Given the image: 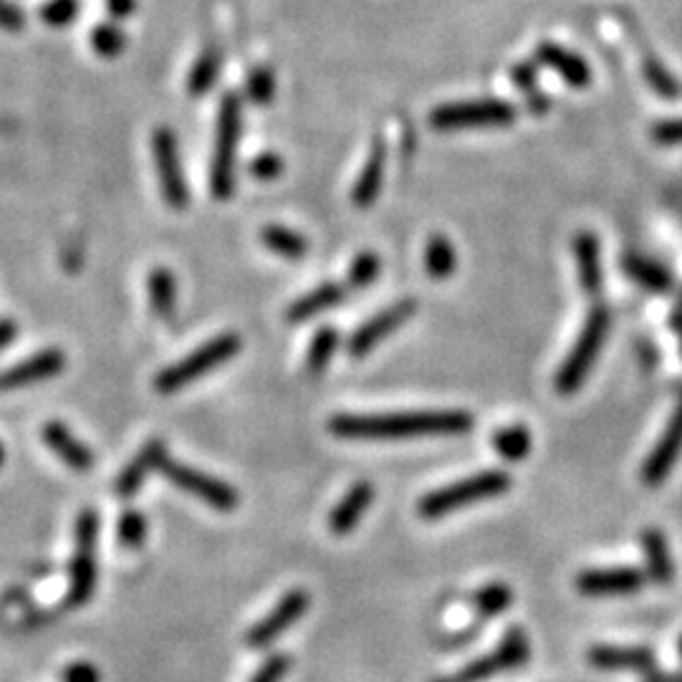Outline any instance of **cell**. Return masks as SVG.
Instances as JSON below:
<instances>
[{
    "mask_svg": "<svg viewBox=\"0 0 682 682\" xmlns=\"http://www.w3.org/2000/svg\"><path fill=\"white\" fill-rule=\"evenodd\" d=\"M3 458H6V450H3V445H0V466H3Z\"/></svg>",
    "mask_w": 682,
    "mask_h": 682,
    "instance_id": "f907efd6",
    "label": "cell"
},
{
    "mask_svg": "<svg viewBox=\"0 0 682 682\" xmlns=\"http://www.w3.org/2000/svg\"><path fill=\"white\" fill-rule=\"evenodd\" d=\"M385 170H387V142L375 140L371 150L367 154V162L357 177V185L352 190V200L357 207H369L375 205V200L379 197L381 182H385Z\"/></svg>",
    "mask_w": 682,
    "mask_h": 682,
    "instance_id": "ac0fdd59",
    "label": "cell"
},
{
    "mask_svg": "<svg viewBox=\"0 0 682 682\" xmlns=\"http://www.w3.org/2000/svg\"><path fill=\"white\" fill-rule=\"evenodd\" d=\"M67 367V357L59 349H45L33 354L21 364H13L11 369L0 371V393H8V389H21L29 385H39L43 379H51L53 375H59Z\"/></svg>",
    "mask_w": 682,
    "mask_h": 682,
    "instance_id": "9a60e30c",
    "label": "cell"
},
{
    "mask_svg": "<svg viewBox=\"0 0 682 682\" xmlns=\"http://www.w3.org/2000/svg\"><path fill=\"white\" fill-rule=\"evenodd\" d=\"M152 157L154 167H157L160 177V190L162 197L170 207L182 211L190 203V190L185 182V170H182L180 162V150H177V136L170 126H160L152 134Z\"/></svg>",
    "mask_w": 682,
    "mask_h": 682,
    "instance_id": "ba28073f",
    "label": "cell"
},
{
    "mask_svg": "<svg viewBox=\"0 0 682 682\" xmlns=\"http://www.w3.org/2000/svg\"><path fill=\"white\" fill-rule=\"evenodd\" d=\"M587 658L597 670H630L654 672V652L648 648H617V644H594Z\"/></svg>",
    "mask_w": 682,
    "mask_h": 682,
    "instance_id": "2e32d148",
    "label": "cell"
},
{
    "mask_svg": "<svg viewBox=\"0 0 682 682\" xmlns=\"http://www.w3.org/2000/svg\"><path fill=\"white\" fill-rule=\"evenodd\" d=\"M251 172L256 180H276L284 172V160L273 152H263L256 160L251 162Z\"/></svg>",
    "mask_w": 682,
    "mask_h": 682,
    "instance_id": "ab89813d",
    "label": "cell"
},
{
    "mask_svg": "<svg viewBox=\"0 0 682 682\" xmlns=\"http://www.w3.org/2000/svg\"><path fill=\"white\" fill-rule=\"evenodd\" d=\"M79 11V0H49L41 8L43 23L53 26V29H61V26H69L77 18Z\"/></svg>",
    "mask_w": 682,
    "mask_h": 682,
    "instance_id": "74e56055",
    "label": "cell"
},
{
    "mask_svg": "<svg viewBox=\"0 0 682 682\" xmlns=\"http://www.w3.org/2000/svg\"><path fill=\"white\" fill-rule=\"evenodd\" d=\"M147 288H150V302H152L154 314L162 318H170L172 314H175L177 291H175V278H172V273L167 268H154L150 273Z\"/></svg>",
    "mask_w": 682,
    "mask_h": 682,
    "instance_id": "83f0119b",
    "label": "cell"
},
{
    "mask_svg": "<svg viewBox=\"0 0 682 682\" xmlns=\"http://www.w3.org/2000/svg\"><path fill=\"white\" fill-rule=\"evenodd\" d=\"M288 668H291L288 654H271V658L258 668V672L253 675L251 682H281L288 672Z\"/></svg>",
    "mask_w": 682,
    "mask_h": 682,
    "instance_id": "f35d334b",
    "label": "cell"
},
{
    "mask_svg": "<svg viewBox=\"0 0 682 682\" xmlns=\"http://www.w3.org/2000/svg\"><path fill=\"white\" fill-rule=\"evenodd\" d=\"M644 77H648L650 86L658 91L662 99H678L680 96V84L678 79L670 74V71L662 67L658 59L644 61Z\"/></svg>",
    "mask_w": 682,
    "mask_h": 682,
    "instance_id": "e575fe53",
    "label": "cell"
},
{
    "mask_svg": "<svg viewBox=\"0 0 682 682\" xmlns=\"http://www.w3.org/2000/svg\"><path fill=\"white\" fill-rule=\"evenodd\" d=\"M529 654H531L529 637H526L523 630H518V627H511L496 652H490L488 658L472 660L468 668H462L458 675H455L452 682H483L503 670L521 668L523 662L529 660Z\"/></svg>",
    "mask_w": 682,
    "mask_h": 682,
    "instance_id": "30bf717a",
    "label": "cell"
},
{
    "mask_svg": "<svg viewBox=\"0 0 682 682\" xmlns=\"http://www.w3.org/2000/svg\"><path fill=\"white\" fill-rule=\"evenodd\" d=\"M644 587V574L632 567L617 569H589L577 577V589L587 597H617L634 594Z\"/></svg>",
    "mask_w": 682,
    "mask_h": 682,
    "instance_id": "5bb4252c",
    "label": "cell"
},
{
    "mask_svg": "<svg viewBox=\"0 0 682 682\" xmlns=\"http://www.w3.org/2000/svg\"><path fill=\"white\" fill-rule=\"evenodd\" d=\"M245 91H248L251 102L256 104H271L273 94H276V79L268 67H256L245 81Z\"/></svg>",
    "mask_w": 682,
    "mask_h": 682,
    "instance_id": "d590c367",
    "label": "cell"
},
{
    "mask_svg": "<svg viewBox=\"0 0 682 682\" xmlns=\"http://www.w3.org/2000/svg\"><path fill=\"white\" fill-rule=\"evenodd\" d=\"M648 682H682V672H650Z\"/></svg>",
    "mask_w": 682,
    "mask_h": 682,
    "instance_id": "c3c4849f",
    "label": "cell"
},
{
    "mask_svg": "<svg viewBox=\"0 0 682 682\" xmlns=\"http://www.w3.org/2000/svg\"><path fill=\"white\" fill-rule=\"evenodd\" d=\"M508 488H511V476H508V472L486 470L427 493L425 498H420V503H417V513L427 518V521H435V518L460 511V508H468L472 503H480V500L506 493Z\"/></svg>",
    "mask_w": 682,
    "mask_h": 682,
    "instance_id": "7a4b0ae2",
    "label": "cell"
},
{
    "mask_svg": "<svg viewBox=\"0 0 682 682\" xmlns=\"http://www.w3.org/2000/svg\"><path fill=\"white\" fill-rule=\"evenodd\" d=\"M622 268L627 276H630L634 284H640L650 291H668L672 286V276L670 273L660 266V263H654L650 258L642 256H624Z\"/></svg>",
    "mask_w": 682,
    "mask_h": 682,
    "instance_id": "d4e9b609",
    "label": "cell"
},
{
    "mask_svg": "<svg viewBox=\"0 0 682 682\" xmlns=\"http://www.w3.org/2000/svg\"><path fill=\"white\" fill-rule=\"evenodd\" d=\"M344 298V288L339 284H324L314 288L312 294H306L298 298L296 304L288 306V322L291 324H302L306 318H314L316 314L326 312V308L336 306Z\"/></svg>",
    "mask_w": 682,
    "mask_h": 682,
    "instance_id": "cb8c5ba5",
    "label": "cell"
},
{
    "mask_svg": "<svg viewBox=\"0 0 682 682\" xmlns=\"http://www.w3.org/2000/svg\"><path fill=\"white\" fill-rule=\"evenodd\" d=\"M165 458H167V450H165V445H162L160 440H152V442L144 445V450L136 455V458L130 462V466L122 470L120 480H116V493L124 496V498L134 496L136 490L142 488L144 478H147L154 468H160L162 460H165Z\"/></svg>",
    "mask_w": 682,
    "mask_h": 682,
    "instance_id": "44dd1931",
    "label": "cell"
},
{
    "mask_svg": "<svg viewBox=\"0 0 682 682\" xmlns=\"http://www.w3.org/2000/svg\"><path fill=\"white\" fill-rule=\"evenodd\" d=\"M493 448L503 460L511 462L523 460L526 455L531 452V432L526 430L523 425L500 427V430L493 435Z\"/></svg>",
    "mask_w": 682,
    "mask_h": 682,
    "instance_id": "f546056e",
    "label": "cell"
},
{
    "mask_svg": "<svg viewBox=\"0 0 682 682\" xmlns=\"http://www.w3.org/2000/svg\"><path fill=\"white\" fill-rule=\"evenodd\" d=\"M511 77L516 81V86L529 91V94H531V91H536V63H531V61L518 63V67H513Z\"/></svg>",
    "mask_w": 682,
    "mask_h": 682,
    "instance_id": "ee69618b",
    "label": "cell"
},
{
    "mask_svg": "<svg viewBox=\"0 0 682 682\" xmlns=\"http://www.w3.org/2000/svg\"><path fill=\"white\" fill-rule=\"evenodd\" d=\"M435 682H445V680H435Z\"/></svg>",
    "mask_w": 682,
    "mask_h": 682,
    "instance_id": "f5cc1de1",
    "label": "cell"
},
{
    "mask_svg": "<svg viewBox=\"0 0 682 682\" xmlns=\"http://www.w3.org/2000/svg\"><path fill=\"white\" fill-rule=\"evenodd\" d=\"M329 430L347 440H405L423 435H460L472 430V417L462 409H420L389 415H334Z\"/></svg>",
    "mask_w": 682,
    "mask_h": 682,
    "instance_id": "6da1fadb",
    "label": "cell"
},
{
    "mask_svg": "<svg viewBox=\"0 0 682 682\" xmlns=\"http://www.w3.org/2000/svg\"><path fill=\"white\" fill-rule=\"evenodd\" d=\"M513 602V591L511 587L500 584V581H493V584L480 587L476 594H472V609H476L478 617H483V620H490V617L503 614L508 607Z\"/></svg>",
    "mask_w": 682,
    "mask_h": 682,
    "instance_id": "4dcf8cb0",
    "label": "cell"
},
{
    "mask_svg": "<svg viewBox=\"0 0 682 682\" xmlns=\"http://www.w3.org/2000/svg\"><path fill=\"white\" fill-rule=\"evenodd\" d=\"M241 352V339L235 334H221L211 339L203 347L195 349L193 354H187L185 359H180L177 364H172L165 371H160L157 379H154V389L162 395L177 393V389L193 385L207 371H213L221 364L231 362L235 354Z\"/></svg>",
    "mask_w": 682,
    "mask_h": 682,
    "instance_id": "277c9868",
    "label": "cell"
},
{
    "mask_svg": "<svg viewBox=\"0 0 682 682\" xmlns=\"http://www.w3.org/2000/svg\"><path fill=\"white\" fill-rule=\"evenodd\" d=\"M43 442L49 445L53 455H57L61 462H67L71 470L86 472V470H91V466H94V455H91L86 445L81 442L67 425H61L57 420L45 423L43 425Z\"/></svg>",
    "mask_w": 682,
    "mask_h": 682,
    "instance_id": "e0dca14e",
    "label": "cell"
},
{
    "mask_svg": "<svg viewBox=\"0 0 682 682\" xmlns=\"http://www.w3.org/2000/svg\"><path fill=\"white\" fill-rule=\"evenodd\" d=\"M116 536H120V543L126 549H140L147 539V518L140 511H124L120 518V526H116Z\"/></svg>",
    "mask_w": 682,
    "mask_h": 682,
    "instance_id": "836d02e7",
    "label": "cell"
},
{
    "mask_svg": "<svg viewBox=\"0 0 682 682\" xmlns=\"http://www.w3.org/2000/svg\"><path fill=\"white\" fill-rule=\"evenodd\" d=\"M642 551H644V571H648L650 581L654 584H670L675 577V563H672V553L665 533L658 529L642 531Z\"/></svg>",
    "mask_w": 682,
    "mask_h": 682,
    "instance_id": "7402d4cb",
    "label": "cell"
},
{
    "mask_svg": "<svg viewBox=\"0 0 682 682\" xmlns=\"http://www.w3.org/2000/svg\"><path fill=\"white\" fill-rule=\"evenodd\" d=\"M221 51L215 49V45H207V49L200 53V59L195 61L193 71H190L187 77V91L193 96H203L207 91L213 89V84L217 81V74H221Z\"/></svg>",
    "mask_w": 682,
    "mask_h": 682,
    "instance_id": "484cf974",
    "label": "cell"
},
{
    "mask_svg": "<svg viewBox=\"0 0 682 682\" xmlns=\"http://www.w3.org/2000/svg\"><path fill=\"white\" fill-rule=\"evenodd\" d=\"M536 57H539V61L546 63V67H551L553 71H557V74L567 81L569 86H574V89L589 86V81H591L589 63L581 57H577L574 51L561 49V45L557 43H541L539 51H536Z\"/></svg>",
    "mask_w": 682,
    "mask_h": 682,
    "instance_id": "ffe728a7",
    "label": "cell"
},
{
    "mask_svg": "<svg viewBox=\"0 0 682 682\" xmlns=\"http://www.w3.org/2000/svg\"><path fill=\"white\" fill-rule=\"evenodd\" d=\"M96 536L99 516L91 511L79 513L77 521V549L71 559V584H69V607H81L89 602L96 587Z\"/></svg>",
    "mask_w": 682,
    "mask_h": 682,
    "instance_id": "8992f818",
    "label": "cell"
},
{
    "mask_svg": "<svg viewBox=\"0 0 682 682\" xmlns=\"http://www.w3.org/2000/svg\"><path fill=\"white\" fill-rule=\"evenodd\" d=\"M516 120V109L500 99L442 104L430 114L435 130H470V126H506Z\"/></svg>",
    "mask_w": 682,
    "mask_h": 682,
    "instance_id": "52a82bcc",
    "label": "cell"
},
{
    "mask_svg": "<svg viewBox=\"0 0 682 682\" xmlns=\"http://www.w3.org/2000/svg\"><path fill=\"white\" fill-rule=\"evenodd\" d=\"M680 452H682V403L678 405L675 415L670 417L665 432H662L660 442L654 445L650 458L644 460L642 483L650 488H658L660 483H665L672 468H675Z\"/></svg>",
    "mask_w": 682,
    "mask_h": 682,
    "instance_id": "4fadbf2b",
    "label": "cell"
},
{
    "mask_svg": "<svg viewBox=\"0 0 682 682\" xmlns=\"http://www.w3.org/2000/svg\"><path fill=\"white\" fill-rule=\"evenodd\" d=\"M261 241L266 243L273 253H278V256L288 261H302L308 253V243L304 235L288 231L284 225H268L266 231L261 233Z\"/></svg>",
    "mask_w": 682,
    "mask_h": 682,
    "instance_id": "4316f807",
    "label": "cell"
},
{
    "mask_svg": "<svg viewBox=\"0 0 682 682\" xmlns=\"http://www.w3.org/2000/svg\"><path fill=\"white\" fill-rule=\"evenodd\" d=\"M607 332H609V308L594 306L587 316L584 329H581L577 344L571 347L567 362L561 364L557 375V389L561 395L577 393V389L584 385L587 375L599 357V349H602V344L607 339Z\"/></svg>",
    "mask_w": 682,
    "mask_h": 682,
    "instance_id": "5b68a950",
    "label": "cell"
},
{
    "mask_svg": "<svg viewBox=\"0 0 682 682\" xmlns=\"http://www.w3.org/2000/svg\"><path fill=\"white\" fill-rule=\"evenodd\" d=\"M13 339H16V324L3 318V322H0V352H3Z\"/></svg>",
    "mask_w": 682,
    "mask_h": 682,
    "instance_id": "bcb514c9",
    "label": "cell"
},
{
    "mask_svg": "<svg viewBox=\"0 0 682 682\" xmlns=\"http://www.w3.org/2000/svg\"><path fill=\"white\" fill-rule=\"evenodd\" d=\"M574 256H577V271H579V284L587 294H599L602 288V263H599V243L594 233L581 231L574 238Z\"/></svg>",
    "mask_w": 682,
    "mask_h": 682,
    "instance_id": "603a6c76",
    "label": "cell"
},
{
    "mask_svg": "<svg viewBox=\"0 0 682 682\" xmlns=\"http://www.w3.org/2000/svg\"><path fill=\"white\" fill-rule=\"evenodd\" d=\"M91 45H94V51L99 53V57L114 59L124 51L126 35H124L122 29H116V26L102 23V26H96L94 31H91Z\"/></svg>",
    "mask_w": 682,
    "mask_h": 682,
    "instance_id": "d6a6232c",
    "label": "cell"
},
{
    "mask_svg": "<svg viewBox=\"0 0 682 682\" xmlns=\"http://www.w3.org/2000/svg\"><path fill=\"white\" fill-rule=\"evenodd\" d=\"M26 26V16L11 0H0V29L3 31H21Z\"/></svg>",
    "mask_w": 682,
    "mask_h": 682,
    "instance_id": "60d3db41",
    "label": "cell"
},
{
    "mask_svg": "<svg viewBox=\"0 0 682 682\" xmlns=\"http://www.w3.org/2000/svg\"><path fill=\"white\" fill-rule=\"evenodd\" d=\"M63 682H99V670L91 662H74L63 670Z\"/></svg>",
    "mask_w": 682,
    "mask_h": 682,
    "instance_id": "b9f144b4",
    "label": "cell"
},
{
    "mask_svg": "<svg viewBox=\"0 0 682 682\" xmlns=\"http://www.w3.org/2000/svg\"><path fill=\"white\" fill-rule=\"evenodd\" d=\"M415 312H417V304L413 302V298H405V302H397L389 308H385V312H379L375 318H369V322L359 326L349 339L352 357H364V354H369L381 339H385V336H389L395 329H399V326L407 324Z\"/></svg>",
    "mask_w": 682,
    "mask_h": 682,
    "instance_id": "7c38bea8",
    "label": "cell"
},
{
    "mask_svg": "<svg viewBox=\"0 0 682 682\" xmlns=\"http://www.w3.org/2000/svg\"><path fill=\"white\" fill-rule=\"evenodd\" d=\"M160 470L165 472V478L172 486H177L185 490V493L200 498L203 503L215 508V511H233V508L238 506V493H235V488L227 486L225 480H217L213 476H207V472L182 466V462H175L170 458L162 460Z\"/></svg>",
    "mask_w": 682,
    "mask_h": 682,
    "instance_id": "9c48e42d",
    "label": "cell"
},
{
    "mask_svg": "<svg viewBox=\"0 0 682 682\" xmlns=\"http://www.w3.org/2000/svg\"><path fill=\"white\" fill-rule=\"evenodd\" d=\"M134 0H106V8L109 13H112L114 18H130L132 11H134Z\"/></svg>",
    "mask_w": 682,
    "mask_h": 682,
    "instance_id": "f6af8a7d",
    "label": "cell"
},
{
    "mask_svg": "<svg viewBox=\"0 0 682 682\" xmlns=\"http://www.w3.org/2000/svg\"><path fill=\"white\" fill-rule=\"evenodd\" d=\"M371 500H375V486L367 483V480H362V483H354L347 496H344L339 503L329 516V529L336 536H344L357 529L359 518L369 511Z\"/></svg>",
    "mask_w": 682,
    "mask_h": 682,
    "instance_id": "d6986e66",
    "label": "cell"
},
{
    "mask_svg": "<svg viewBox=\"0 0 682 682\" xmlns=\"http://www.w3.org/2000/svg\"><path fill=\"white\" fill-rule=\"evenodd\" d=\"M654 140L660 144H682V120H670V122H660L652 130Z\"/></svg>",
    "mask_w": 682,
    "mask_h": 682,
    "instance_id": "7bdbcfd3",
    "label": "cell"
},
{
    "mask_svg": "<svg viewBox=\"0 0 682 682\" xmlns=\"http://www.w3.org/2000/svg\"><path fill=\"white\" fill-rule=\"evenodd\" d=\"M306 609H308L306 591L304 589L288 591V594L281 597V602L273 607L258 624L251 627L248 634H245V640H248L253 650L268 648V644L276 642L278 637L298 620V617L306 614Z\"/></svg>",
    "mask_w": 682,
    "mask_h": 682,
    "instance_id": "8fae6325",
    "label": "cell"
},
{
    "mask_svg": "<svg viewBox=\"0 0 682 682\" xmlns=\"http://www.w3.org/2000/svg\"><path fill=\"white\" fill-rule=\"evenodd\" d=\"M678 652H680V658H682V637H680V642H678Z\"/></svg>",
    "mask_w": 682,
    "mask_h": 682,
    "instance_id": "816d5d0a",
    "label": "cell"
},
{
    "mask_svg": "<svg viewBox=\"0 0 682 682\" xmlns=\"http://www.w3.org/2000/svg\"><path fill=\"white\" fill-rule=\"evenodd\" d=\"M672 326H675V329H682V304L675 308V314H672Z\"/></svg>",
    "mask_w": 682,
    "mask_h": 682,
    "instance_id": "681fc988",
    "label": "cell"
},
{
    "mask_svg": "<svg viewBox=\"0 0 682 682\" xmlns=\"http://www.w3.org/2000/svg\"><path fill=\"white\" fill-rule=\"evenodd\" d=\"M529 106L533 109L536 114H543L546 109H549V99H546L543 94H539V91H531V96H529Z\"/></svg>",
    "mask_w": 682,
    "mask_h": 682,
    "instance_id": "7dc6e473",
    "label": "cell"
},
{
    "mask_svg": "<svg viewBox=\"0 0 682 682\" xmlns=\"http://www.w3.org/2000/svg\"><path fill=\"white\" fill-rule=\"evenodd\" d=\"M455 266H458V258H455V251L450 241L445 238V235H432L430 241H427L425 248V268L435 281H445L452 276Z\"/></svg>",
    "mask_w": 682,
    "mask_h": 682,
    "instance_id": "f1b7e54d",
    "label": "cell"
},
{
    "mask_svg": "<svg viewBox=\"0 0 682 682\" xmlns=\"http://www.w3.org/2000/svg\"><path fill=\"white\" fill-rule=\"evenodd\" d=\"M377 276H379V258L375 253H359L349 268V286L364 288L375 284Z\"/></svg>",
    "mask_w": 682,
    "mask_h": 682,
    "instance_id": "8d00e7d4",
    "label": "cell"
},
{
    "mask_svg": "<svg viewBox=\"0 0 682 682\" xmlns=\"http://www.w3.org/2000/svg\"><path fill=\"white\" fill-rule=\"evenodd\" d=\"M336 344H339V334H336V329H332V326H324V329L316 332V336L312 339V347H308V354H306L308 375L316 377L329 367V359L334 357Z\"/></svg>",
    "mask_w": 682,
    "mask_h": 682,
    "instance_id": "1f68e13d",
    "label": "cell"
},
{
    "mask_svg": "<svg viewBox=\"0 0 682 682\" xmlns=\"http://www.w3.org/2000/svg\"><path fill=\"white\" fill-rule=\"evenodd\" d=\"M241 96L227 91L217 112V132L211 167V190L215 200H231L235 185V150L241 136Z\"/></svg>",
    "mask_w": 682,
    "mask_h": 682,
    "instance_id": "3957f363",
    "label": "cell"
}]
</instances>
